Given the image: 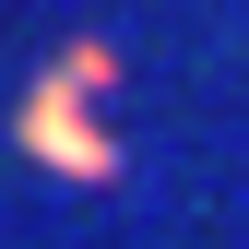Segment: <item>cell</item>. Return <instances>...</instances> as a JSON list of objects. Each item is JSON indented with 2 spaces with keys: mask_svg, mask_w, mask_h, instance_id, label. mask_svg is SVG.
I'll return each instance as SVG.
<instances>
[{
  "mask_svg": "<svg viewBox=\"0 0 249 249\" xmlns=\"http://www.w3.org/2000/svg\"><path fill=\"white\" fill-rule=\"evenodd\" d=\"M24 142H36L48 166H71V178H107V166H119V154H107V131L71 107V71H59V83H36V107H24Z\"/></svg>",
  "mask_w": 249,
  "mask_h": 249,
  "instance_id": "cell-1",
  "label": "cell"
}]
</instances>
